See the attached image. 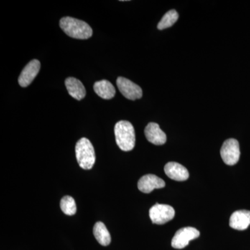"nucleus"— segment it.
<instances>
[{
	"mask_svg": "<svg viewBox=\"0 0 250 250\" xmlns=\"http://www.w3.org/2000/svg\"><path fill=\"white\" fill-rule=\"evenodd\" d=\"M200 234L197 229L191 227L180 229L174 234L171 244L175 249H183L189 244V242L196 239Z\"/></svg>",
	"mask_w": 250,
	"mask_h": 250,
	"instance_id": "obj_6",
	"label": "nucleus"
},
{
	"mask_svg": "<svg viewBox=\"0 0 250 250\" xmlns=\"http://www.w3.org/2000/svg\"><path fill=\"white\" fill-rule=\"evenodd\" d=\"M179 18V14L175 10H170L166 13L162 18L160 22L158 24L157 28L159 30L171 27L177 22Z\"/></svg>",
	"mask_w": 250,
	"mask_h": 250,
	"instance_id": "obj_16",
	"label": "nucleus"
},
{
	"mask_svg": "<svg viewBox=\"0 0 250 250\" xmlns=\"http://www.w3.org/2000/svg\"><path fill=\"white\" fill-rule=\"evenodd\" d=\"M220 155L225 164L233 166L238 162L241 156L239 143L234 139H229L224 142Z\"/></svg>",
	"mask_w": 250,
	"mask_h": 250,
	"instance_id": "obj_4",
	"label": "nucleus"
},
{
	"mask_svg": "<svg viewBox=\"0 0 250 250\" xmlns=\"http://www.w3.org/2000/svg\"><path fill=\"white\" fill-rule=\"evenodd\" d=\"M175 211L170 205L156 204L149 209V218L156 225H164L174 218Z\"/></svg>",
	"mask_w": 250,
	"mask_h": 250,
	"instance_id": "obj_5",
	"label": "nucleus"
},
{
	"mask_svg": "<svg viewBox=\"0 0 250 250\" xmlns=\"http://www.w3.org/2000/svg\"><path fill=\"white\" fill-rule=\"evenodd\" d=\"M41 69V62L39 60L31 61L23 69L18 78V83L23 88L27 87L32 83L33 81L37 76Z\"/></svg>",
	"mask_w": 250,
	"mask_h": 250,
	"instance_id": "obj_8",
	"label": "nucleus"
},
{
	"mask_svg": "<svg viewBox=\"0 0 250 250\" xmlns=\"http://www.w3.org/2000/svg\"><path fill=\"white\" fill-rule=\"evenodd\" d=\"M117 145L125 152L132 150L136 144V134L131 123L121 121L116 123L114 129Z\"/></svg>",
	"mask_w": 250,
	"mask_h": 250,
	"instance_id": "obj_2",
	"label": "nucleus"
},
{
	"mask_svg": "<svg viewBox=\"0 0 250 250\" xmlns=\"http://www.w3.org/2000/svg\"><path fill=\"white\" fill-rule=\"evenodd\" d=\"M250 225V210H236L230 217L229 226L234 229L243 231Z\"/></svg>",
	"mask_w": 250,
	"mask_h": 250,
	"instance_id": "obj_12",
	"label": "nucleus"
},
{
	"mask_svg": "<svg viewBox=\"0 0 250 250\" xmlns=\"http://www.w3.org/2000/svg\"><path fill=\"white\" fill-rule=\"evenodd\" d=\"M145 134L147 141L156 146H162L165 144L167 137L160 126L155 123H150L145 129Z\"/></svg>",
	"mask_w": 250,
	"mask_h": 250,
	"instance_id": "obj_10",
	"label": "nucleus"
},
{
	"mask_svg": "<svg viewBox=\"0 0 250 250\" xmlns=\"http://www.w3.org/2000/svg\"><path fill=\"white\" fill-rule=\"evenodd\" d=\"M61 208L62 211L67 215H73L76 213L77 206L75 200L70 196L62 197L61 200Z\"/></svg>",
	"mask_w": 250,
	"mask_h": 250,
	"instance_id": "obj_17",
	"label": "nucleus"
},
{
	"mask_svg": "<svg viewBox=\"0 0 250 250\" xmlns=\"http://www.w3.org/2000/svg\"><path fill=\"white\" fill-rule=\"evenodd\" d=\"M60 27L62 30L73 39H89L93 35V29L84 21L72 17L62 18L60 21Z\"/></svg>",
	"mask_w": 250,
	"mask_h": 250,
	"instance_id": "obj_1",
	"label": "nucleus"
},
{
	"mask_svg": "<svg viewBox=\"0 0 250 250\" xmlns=\"http://www.w3.org/2000/svg\"><path fill=\"white\" fill-rule=\"evenodd\" d=\"M95 93L104 100H111L116 95V89L111 82L107 80L99 81L93 85Z\"/></svg>",
	"mask_w": 250,
	"mask_h": 250,
	"instance_id": "obj_14",
	"label": "nucleus"
},
{
	"mask_svg": "<svg viewBox=\"0 0 250 250\" xmlns=\"http://www.w3.org/2000/svg\"><path fill=\"white\" fill-rule=\"evenodd\" d=\"M165 186V182L154 174L143 176L138 182V188L144 193H150L154 189L163 188Z\"/></svg>",
	"mask_w": 250,
	"mask_h": 250,
	"instance_id": "obj_9",
	"label": "nucleus"
},
{
	"mask_svg": "<svg viewBox=\"0 0 250 250\" xmlns=\"http://www.w3.org/2000/svg\"><path fill=\"white\" fill-rule=\"evenodd\" d=\"M77 160L79 165L83 170L93 168L95 163V149L92 143L86 138H82L77 143L75 147Z\"/></svg>",
	"mask_w": 250,
	"mask_h": 250,
	"instance_id": "obj_3",
	"label": "nucleus"
},
{
	"mask_svg": "<svg viewBox=\"0 0 250 250\" xmlns=\"http://www.w3.org/2000/svg\"><path fill=\"white\" fill-rule=\"evenodd\" d=\"M65 83L67 92L72 98L77 100H82L85 98L86 91L84 85L80 80L74 77H69L65 80Z\"/></svg>",
	"mask_w": 250,
	"mask_h": 250,
	"instance_id": "obj_13",
	"label": "nucleus"
},
{
	"mask_svg": "<svg viewBox=\"0 0 250 250\" xmlns=\"http://www.w3.org/2000/svg\"><path fill=\"white\" fill-rule=\"evenodd\" d=\"M117 86L121 93L128 100H136L142 98L143 90L141 87L128 79L118 77Z\"/></svg>",
	"mask_w": 250,
	"mask_h": 250,
	"instance_id": "obj_7",
	"label": "nucleus"
},
{
	"mask_svg": "<svg viewBox=\"0 0 250 250\" xmlns=\"http://www.w3.org/2000/svg\"><path fill=\"white\" fill-rule=\"evenodd\" d=\"M93 234L97 241L103 246H107L111 243V238L109 231L102 222H98L93 228Z\"/></svg>",
	"mask_w": 250,
	"mask_h": 250,
	"instance_id": "obj_15",
	"label": "nucleus"
},
{
	"mask_svg": "<svg viewBox=\"0 0 250 250\" xmlns=\"http://www.w3.org/2000/svg\"><path fill=\"white\" fill-rule=\"evenodd\" d=\"M165 173L169 178L177 182H184L189 177V172L184 166L178 163L169 162L164 167Z\"/></svg>",
	"mask_w": 250,
	"mask_h": 250,
	"instance_id": "obj_11",
	"label": "nucleus"
}]
</instances>
